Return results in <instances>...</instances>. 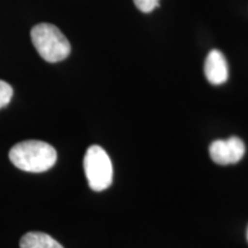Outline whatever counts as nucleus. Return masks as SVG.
<instances>
[{
    "label": "nucleus",
    "instance_id": "nucleus-1",
    "mask_svg": "<svg viewBox=\"0 0 248 248\" xmlns=\"http://www.w3.org/2000/svg\"><path fill=\"white\" fill-rule=\"evenodd\" d=\"M8 156L16 168L27 172L47 171L58 159L55 148L42 140L18 142L11 148Z\"/></svg>",
    "mask_w": 248,
    "mask_h": 248
},
{
    "label": "nucleus",
    "instance_id": "nucleus-4",
    "mask_svg": "<svg viewBox=\"0 0 248 248\" xmlns=\"http://www.w3.org/2000/svg\"><path fill=\"white\" fill-rule=\"evenodd\" d=\"M209 154L214 162L219 166L234 164L244 157L245 144L238 137H230L225 140L218 139L210 144Z\"/></svg>",
    "mask_w": 248,
    "mask_h": 248
},
{
    "label": "nucleus",
    "instance_id": "nucleus-2",
    "mask_svg": "<svg viewBox=\"0 0 248 248\" xmlns=\"http://www.w3.org/2000/svg\"><path fill=\"white\" fill-rule=\"evenodd\" d=\"M30 36L36 51L45 61L55 63L70 54V43L53 24H37L31 29Z\"/></svg>",
    "mask_w": 248,
    "mask_h": 248
},
{
    "label": "nucleus",
    "instance_id": "nucleus-8",
    "mask_svg": "<svg viewBox=\"0 0 248 248\" xmlns=\"http://www.w3.org/2000/svg\"><path fill=\"white\" fill-rule=\"evenodd\" d=\"M133 2L142 13H151L159 6V0H133Z\"/></svg>",
    "mask_w": 248,
    "mask_h": 248
},
{
    "label": "nucleus",
    "instance_id": "nucleus-6",
    "mask_svg": "<svg viewBox=\"0 0 248 248\" xmlns=\"http://www.w3.org/2000/svg\"><path fill=\"white\" fill-rule=\"evenodd\" d=\"M21 248H63L61 244L44 232H28L21 238Z\"/></svg>",
    "mask_w": 248,
    "mask_h": 248
},
{
    "label": "nucleus",
    "instance_id": "nucleus-7",
    "mask_svg": "<svg viewBox=\"0 0 248 248\" xmlns=\"http://www.w3.org/2000/svg\"><path fill=\"white\" fill-rule=\"evenodd\" d=\"M13 97V89L8 83L0 79V109L5 108Z\"/></svg>",
    "mask_w": 248,
    "mask_h": 248
},
{
    "label": "nucleus",
    "instance_id": "nucleus-3",
    "mask_svg": "<svg viewBox=\"0 0 248 248\" xmlns=\"http://www.w3.org/2000/svg\"><path fill=\"white\" fill-rule=\"evenodd\" d=\"M84 172L91 190L101 192L113 183V164L109 155L98 145H92L84 155Z\"/></svg>",
    "mask_w": 248,
    "mask_h": 248
},
{
    "label": "nucleus",
    "instance_id": "nucleus-5",
    "mask_svg": "<svg viewBox=\"0 0 248 248\" xmlns=\"http://www.w3.org/2000/svg\"><path fill=\"white\" fill-rule=\"evenodd\" d=\"M204 75L213 85H221L228 80L229 67L224 54L218 49H212L204 61Z\"/></svg>",
    "mask_w": 248,
    "mask_h": 248
}]
</instances>
